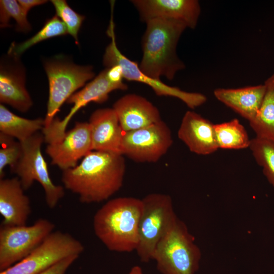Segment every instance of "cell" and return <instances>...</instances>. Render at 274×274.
Listing matches in <instances>:
<instances>
[{
    "instance_id": "obj_16",
    "label": "cell",
    "mask_w": 274,
    "mask_h": 274,
    "mask_svg": "<svg viewBox=\"0 0 274 274\" xmlns=\"http://www.w3.org/2000/svg\"><path fill=\"white\" fill-rule=\"evenodd\" d=\"M124 132L139 129L161 120L156 107L146 98L135 94H126L113 105Z\"/></svg>"
},
{
    "instance_id": "obj_30",
    "label": "cell",
    "mask_w": 274,
    "mask_h": 274,
    "mask_svg": "<svg viewBox=\"0 0 274 274\" xmlns=\"http://www.w3.org/2000/svg\"><path fill=\"white\" fill-rule=\"evenodd\" d=\"M108 79L112 83L125 85L123 82V75L122 68L118 65L113 66L110 68H106Z\"/></svg>"
},
{
    "instance_id": "obj_9",
    "label": "cell",
    "mask_w": 274,
    "mask_h": 274,
    "mask_svg": "<svg viewBox=\"0 0 274 274\" xmlns=\"http://www.w3.org/2000/svg\"><path fill=\"white\" fill-rule=\"evenodd\" d=\"M82 243L70 233L53 231L24 259L0 274H40L61 260L84 251Z\"/></svg>"
},
{
    "instance_id": "obj_17",
    "label": "cell",
    "mask_w": 274,
    "mask_h": 274,
    "mask_svg": "<svg viewBox=\"0 0 274 274\" xmlns=\"http://www.w3.org/2000/svg\"><path fill=\"white\" fill-rule=\"evenodd\" d=\"M214 125L196 112L188 111L182 118L178 138L194 153L212 154L219 149Z\"/></svg>"
},
{
    "instance_id": "obj_19",
    "label": "cell",
    "mask_w": 274,
    "mask_h": 274,
    "mask_svg": "<svg viewBox=\"0 0 274 274\" xmlns=\"http://www.w3.org/2000/svg\"><path fill=\"white\" fill-rule=\"evenodd\" d=\"M265 91L264 84L239 88L216 89L215 97L242 117L251 121L256 116Z\"/></svg>"
},
{
    "instance_id": "obj_6",
    "label": "cell",
    "mask_w": 274,
    "mask_h": 274,
    "mask_svg": "<svg viewBox=\"0 0 274 274\" xmlns=\"http://www.w3.org/2000/svg\"><path fill=\"white\" fill-rule=\"evenodd\" d=\"M44 142L43 133L38 132L21 142L22 156L10 168L17 175L24 190L28 189L34 181L39 182L44 190L46 204L53 209L63 197L65 192L63 187L55 184L49 175L47 164L41 152Z\"/></svg>"
},
{
    "instance_id": "obj_13",
    "label": "cell",
    "mask_w": 274,
    "mask_h": 274,
    "mask_svg": "<svg viewBox=\"0 0 274 274\" xmlns=\"http://www.w3.org/2000/svg\"><path fill=\"white\" fill-rule=\"evenodd\" d=\"M91 151L89 124L80 122H76L72 129L66 131L60 141L48 144L46 148L52 164L62 171L77 166L79 160Z\"/></svg>"
},
{
    "instance_id": "obj_14",
    "label": "cell",
    "mask_w": 274,
    "mask_h": 274,
    "mask_svg": "<svg viewBox=\"0 0 274 274\" xmlns=\"http://www.w3.org/2000/svg\"><path fill=\"white\" fill-rule=\"evenodd\" d=\"M141 20L146 23L158 19H174L184 22L187 28L196 27L200 14L196 0H132Z\"/></svg>"
},
{
    "instance_id": "obj_28",
    "label": "cell",
    "mask_w": 274,
    "mask_h": 274,
    "mask_svg": "<svg viewBox=\"0 0 274 274\" xmlns=\"http://www.w3.org/2000/svg\"><path fill=\"white\" fill-rule=\"evenodd\" d=\"M57 15L65 24L68 33L78 43V35L85 17L73 10L64 0H52Z\"/></svg>"
},
{
    "instance_id": "obj_15",
    "label": "cell",
    "mask_w": 274,
    "mask_h": 274,
    "mask_svg": "<svg viewBox=\"0 0 274 274\" xmlns=\"http://www.w3.org/2000/svg\"><path fill=\"white\" fill-rule=\"evenodd\" d=\"M90 125L92 151L122 154L124 131L112 108L96 110L91 115Z\"/></svg>"
},
{
    "instance_id": "obj_4",
    "label": "cell",
    "mask_w": 274,
    "mask_h": 274,
    "mask_svg": "<svg viewBox=\"0 0 274 274\" xmlns=\"http://www.w3.org/2000/svg\"><path fill=\"white\" fill-rule=\"evenodd\" d=\"M201 256L194 236L178 218L158 242L152 260L162 274H195Z\"/></svg>"
},
{
    "instance_id": "obj_31",
    "label": "cell",
    "mask_w": 274,
    "mask_h": 274,
    "mask_svg": "<svg viewBox=\"0 0 274 274\" xmlns=\"http://www.w3.org/2000/svg\"><path fill=\"white\" fill-rule=\"evenodd\" d=\"M18 2L24 11L27 13L33 7L46 3L47 1L45 0H19Z\"/></svg>"
},
{
    "instance_id": "obj_1",
    "label": "cell",
    "mask_w": 274,
    "mask_h": 274,
    "mask_svg": "<svg viewBox=\"0 0 274 274\" xmlns=\"http://www.w3.org/2000/svg\"><path fill=\"white\" fill-rule=\"evenodd\" d=\"M123 155L91 151L75 167L62 171L64 187L83 203L108 199L122 187L125 173Z\"/></svg>"
},
{
    "instance_id": "obj_12",
    "label": "cell",
    "mask_w": 274,
    "mask_h": 274,
    "mask_svg": "<svg viewBox=\"0 0 274 274\" xmlns=\"http://www.w3.org/2000/svg\"><path fill=\"white\" fill-rule=\"evenodd\" d=\"M127 85L112 83L108 79L107 69L101 71L82 89L75 93L66 102L73 106L69 113L62 119L55 117L48 127L49 135L54 139H62L66 132V127L73 116L82 107L91 102L101 104L107 101L110 93L116 90H124Z\"/></svg>"
},
{
    "instance_id": "obj_11",
    "label": "cell",
    "mask_w": 274,
    "mask_h": 274,
    "mask_svg": "<svg viewBox=\"0 0 274 274\" xmlns=\"http://www.w3.org/2000/svg\"><path fill=\"white\" fill-rule=\"evenodd\" d=\"M169 128L162 120L143 128L124 132L122 154L138 162H155L172 145Z\"/></svg>"
},
{
    "instance_id": "obj_8",
    "label": "cell",
    "mask_w": 274,
    "mask_h": 274,
    "mask_svg": "<svg viewBox=\"0 0 274 274\" xmlns=\"http://www.w3.org/2000/svg\"><path fill=\"white\" fill-rule=\"evenodd\" d=\"M113 14H111L107 34L111 42L107 47L103 57V63L106 68L119 65L122 70L123 78L128 81L140 82L150 86L158 96L177 98L191 109H195L206 102V96L197 92H187L176 87L166 85L160 80L153 79L146 75L139 65L123 54L119 50L116 41Z\"/></svg>"
},
{
    "instance_id": "obj_5",
    "label": "cell",
    "mask_w": 274,
    "mask_h": 274,
    "mask_svg": "<svg viewBox=\"0 0 274 274\" xmlns=\"http://www.w3.org/2000/svg\"><path fill=\"white\" fill-rule=\"evenodd\" d=\"M143 209L139 227V243L136 249L140 260L153 259L158 242L178 219L171 197L153 193L142 199Z\"/></svg>"
},
{
    "instance_id": "obj_22",
    "label": "cell",
    "mask_w": 274,
    "mask_h": 274,
    "mask_svg": "<svg viewBox=\"0 0 274 274\" xmlns=\"http://www.w3.org/2000/svg\"><path fill=\"white\" fill-rule=\"evenodd\" d=\"M264 95L260 108L250 125L256 137L274 141V74L264 83Z\"/></svg>"
},
{
    "instance_id": "obj_18",
    "label": "cell",
    "mask_w": 274,
    "mask_h": 274,
    "mask_svg": "<svg viewBox=\"0 0 274 274\" xmlns=\"http://www.w3.org/2000/svg\"><path fill=\"white\" fill-rule=\"evenodd\" d=\"M18 177L0 180V214L2 224L25 225L31 210L28 197L24 193Z\"/></svg>"
},
{
    "instance_id": "obj_21",
    "label": "cell",
    "mask_w": 274,
    "mask_h": 274,
    "mask_svg": "<svg viewBox=\"0 0 274 274\" xmlns=\"http://www.w3.org/2000/svg\"><path fill=\"white\" fill-rule=\"evenodd\" d=\"M45 124L44 119L23 118L13 113L3 104L0 105L1 132L20 142L25 141L40 130H43Z\"/></svg>"
},
{
    "instance_id": "obj_26",
    "label": "cell",
    "mask_w": 274,
    "mask_h": 274,
    "mask_svg": "<svg viewBox=\"0 0 274 274\" xmlns=\"http://www.w3.org/2000/svg\"><path fill=\"white\" fill-rule=\"evenodd\" d=\"M27 14L21 7L18 1H0V24L1 27L10 26L11 18L14 19L17 24L18 31L27 32L31 29V26L27 19Z\"/></svg>"
},
{
    "instance_id": "obj_3",
    "label": "cell",
    "mask_w": 274,
    "mask_h": 274,
    "mask_svg": "<svg viewBox=\"0 0 274 274\" xmlns=\"http://www.w3.org/2000/svg\"><path fill=\"white\" fill-rule=\"evenodd\" d=\"M143 209L142 200L137 198L119 197L109 200L94 216L95 235L111 251H135Z\"/></svg>"
},
{
    "instance_id": "obj_32",
    "label": "cell",
    "mask_w": 274,
    "mask_h": 274,
    "mask_svg": "<svg viewBox=\"0 0 274 274\" xmlns=\"http://www.w3.org/2000/svg\"><path fill=\"white\" fill-rule=\"evenodd\" d=\"M127 274H143L141 267L135 265L131 267L129 272Z\"/></svg>"
},
{
    "instance_id": "obj_2",
    "label": "cell",
    "mask_w": 274,
    "mask_h": 274,
    "mask_svg": "<svg viewBox=\"0 0 274 274\" xmlns=\"http://www.w3.org/2000/svg\"><path fill=\"white\" fill-rule=\"evenodd\" d=\"M146 23L140 68L153 79L160 80L164 77L173 80L176 73L185 67L177 54V46L187 25L180 20L162 18L152 19Z\"/></svg>"
},
{
    "instance_id": "obj_29",
    "label": "cell",
    "mask_w": 274,
    "mask_h": 274,
    "mask_svg": "<svg viewBox=\"0 0 274 274\" xmlns=\"http://www.w3.org/2000/svg\"><path fill=\"white\" fill-rule=\"evenodd\" d=\"M79 257L77 255L69 256L40 274H65L69 267Z\"/></svg>"
},
{
    "instance_id": "obj_20",
    "label": "cell",
    "mask_w": 274,
    "mask_h": 274,
    "mask_svg": "<svg viewBox=\"0 0 274 274\" xmlns=\"http://www.w3.org/2000/svg\"><path fill=\"white\" fill-rule=\"evenodd\" d=\"M0 101L22 113L27 112L31 107L32 101L25 87V75L22 70L14 66H1Z\"/></svg>"
},
{
    "instance_id": "obj_24",
    "label": "cell",
    "mask_w": 274,
    "mask_h": 274,
    "mask_svg": "<svg viewBox=\"0 0 274 274\" xmlns=\"http://www.w3.org/2000/svg\"><path fill=\"white\" fill-rule=\"evenodd\" d=\"M68 33L64 22L57 16L48 19L45 24L35 35L18 45L13 44L8 53L14 57H18L25 50L45 40Z\"/></svg>"
},
{
    "instance_id": "obj_27",
    "label": "cell",
    "mask_w": 274,
    "mask_h": 274,
    "mask_svg": "<svg viewBox=\"0 0 274 274\" xmlns=\"http://www.w3.org/2000/svg\"><path fill=\"white\" fill-rule=\"evenodd\" d=\"M0 179L4 178L5 167L14 166L20 159L22 154L21 142L15 141L14 138L0 132Z\"/></svg>"
},
{
    "instance_id": "obj_25",
    "label": "cell",
    "mask_w": 274,
    "mask_h": 274,
    "mask_svg": "<svg viewBox=\"0 0 274 274\" xmlns=\"http://www.w3.org/2000/svg\"><path fill=\"white\" fill-rule=\"evenodd\" d=\"M249 148L264 175L274 187V141L255 137L251 140Z\"/></svg>"
},
{
    "instance_id": "obj_7",
    "label": "cell",
    "mask_w": 274,
    "mask_h": 274,
    "mask_svg": "<svg viewBox=\"0 0 274 274\" xmlns=\"http://www.w3.org/2000/svg\"><path fill=\"white\" fill-rule=\"evenodd\" d=\"M44 68L49 81V98L44 128L55 118L62 104L94 77L93 68L62 60L48 61Z\"/></svg>"
},
{
    "instance_id": "obj_23",
    "label": "cell",
    "mask_w": 274,
    "mask_h": 274,
    "mask_svg": "<svg viewBox=\"0 0 274 274\" xmlns=\"http://www.w3.org/2000/svg\"><path fill=\"white\" fill-rule=\"evenodd\" d=\"M219 148L243 149L249 148L251 140L244 126L237 119L214 125Z\"/></svg>"
},
{
    "instance_id": "obj_10",
    "label": "cell",
    "mask_w": 274,
    "mask_h": 274,
    "mask_svg": "<svg viewBox=\"0 0 274 274\" xmlns=\"http://www.w3.org/2000/svg\"><path fill=\"white\" fill-rule=\"evenodd\" d=\"M55 225L40 218L32 225H7L0 227V271L28 256L52 232Z\"/></svg>"
}]
</instances>
